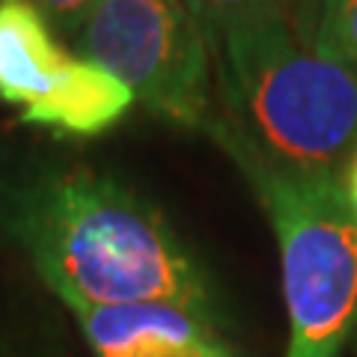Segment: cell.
<instances>
[{
    "label": "cell",
    "mask_w": 357,
    "mask_h": 357,
    "mask_svg": "<svg viewBox=\"0 0 357 357\" xmlns=\"http://www.w3.org/2000/svg\"><path fill=\"white\" fill-rule=\"evenodd\" d=\"M6 227L72 312L173 304L215 319L203 268L152 203L119 178L69 167L13 191Z\"/></svg>",
    "instance_id": "cell-1"
},
{
    "label": "cell",
    "mask_w": 357,
    "mask_h": 357,
    "mask_svg": "<svg viewBox=\"0 0 357 357\" xmlns=\"http://www.w3.org/2000/svg\"><path fill=\"white\" fill-rule=\"evenodd\" d=\"M312 3L208 33L215 119L229 158L307 173H342L357 152V77L319 51Z\"/></svg>",
    "instance_id": "cell-2"
},
{
    "label": "cell",
    "mask_w": 357,
    "mask_h": 357,
    "mask_svg": "<svg viewBox=\"0 0 357 357\" xmlns=\"http://www.w3.org/2000/svg\"><path fill=\"white\" fill-rule=\"evenodd\" d=\"M280 244L289 342L283 357H340L357 328V220L340 173L232 158Z\"/></svg>",
    "instance_id": "cell-3"
},
{
    "label": "cell",
    "mask_w": 357,
    "mask_h": 357,
    "mask_svg": "<svg viewBox=\"0 0 357 357\" xmlns=\"http://www.w3.org/2000/svg\"><path fill=\"white\" fill-rule=\"evenodd\" d=\"M72 45L75 57L116 75L155 116L208 131L218 110L215 57L185 0H98Z\"/></svg>",
    "instance_id": "cell-4"
},
{
    "label": "cell",
    "mask_w": 357,
    "mask_h": 357,
    "mask_svg": "<svg viewBox=\"0 0 357 357\" xmlns=\"http://www.w3.org/2000/svg\"><path fill=\"white\" fill-rule=\"evenodd\" d=\"M96 357H236L215 319L173 304H126L75 312Z\"/></svg>",
    "instance_id": "cell-5"
},
{
    "label": "cell",
    "mask_w": 357,
    "mask_h": 357,
    "mask_svg": "<svg viewBox=\"0 0 357 357\" xmlns=\"http://www.w3.org/2000/svg\"><path fill=\"white\" fill-rule=\"evenodd\" d=\"M72 60L33 0H0V102L18 105L21 114L36 107L57 89Z\"/></svg>",
    "instance_id": "cell-6"
},
{
    "label": "cell",
    "mask_w": 357,
    "mask_h": 357,
    "mask_svg": "<svg viewBox=\"0 0 357 357\" xmlns=\"http://www.w3.org/2000/svg\"><path fill=\"white\" fill-rule=\"evenodd\" d=\"M134 102H137L134 93L116 75L84 57H75L57 89L36 107L24 110L21 119L60 137H98L114 128Z\"/></svg>",
    "instance_id": "cell-7"
},
{
    "label": "cell",
    "mask_w": 357,
    "mask_h": 357,
    "mask_svg": "<svg viewBox=\"0 0 357 357\" xmlns=\"http://www.w3.org/2000/svg\"><path fill=\"white\" fill-rule=\"evenodd\" d=\"M312 39L321 54L357 77V0H316Z\"/></svg>",
    "instance_id": "cell-8"
},
{
    "label": "cell",
    "mask_w": 357,
    "mask_h": 357,
    "mask_svg": "<svg viewBox=\"0 0 357 357\" xmlns=\"http://www.w3.org/2000/svg\"><path fill=\"white\" fill-rule=\"evenodd\" d=\"M185 3L208 36V33L227 30L232 24H244V21L298 13L312 0H185Z\"/></svg>",
    "instance_id": "cell-9"
},
{
    "label": "cell",
    "mask_w": 357,
    "mask_h": 357,
    "mask_svg": "<svg viewBox=\"0 0 357 357\" xmlns=\"http://www.w3.org/2000/svg\"><path fill=\"white\" fill-rule=\"evenodd\" d=\"M33 3L42 9V15L48 18V24L60 27L63 33L72 36V33L86 21V15L96 9L98 0H33Z\"/></svg>",
    "instance_id": "cell-10"
},
{
    "label": "cell",
    "mask_w": 357,
    "mask_h": 357,
    "mask_svg": "<svg viewBox=\"0 0 357 357\" xmlns=\"http://www.w3.org/2000/svg\"><path fill=\"white\" fill-rule=\"evenodd\" d=\"M340 182H342V191H345V199H349L351 215H354V220H357V152L349 158V164L342 167Z\"/></svg>",
    "instance_id": "cell-11"
}]
</instances>
